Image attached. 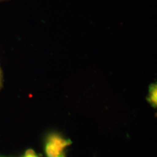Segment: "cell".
I'll use <instances>...</instances> for the list:
<instances>
[{
	"label": "cell",
	"instance_id": "6da1fadb",
	"mask_svg": "<svg viewBox=\"0 0 157 157\" xmlns=\"http://www.w3.org/2000/svg\"><path fill=\"white\" fill-rule=\"evenodd\" d=\"M72 143L58 134H51L47 139L45 153L48 157H66L64 148Z\"/></svg>",
	"mask_w": 157,
	"mask_h": 157
},
{
	"label": "cell",
	"instance_id": "7a4b0ae2",
	"mask_svg": "<svg viewBox=\"0 0 157 157\" xmlns=\"http://www.w3.org/2000/svg\"><path fill=\"white\" fill-rule=\"evenodd\" d=\"M148 101L153 107H156L157 104V89L156 84H152L149 87V95Z\"/></svg>",
	"mask_w": 157,
	"mask_h": 157
},
{
	"label": "cell",
	"instance_id": "3957f363",
	"mask_svg": "<svg viewBox=\"0 0 157 157\" xmlns=\"http://www.w3.org/2000/svg\"><path fill=\"white\" fill-rule=\"evenodd\" d=\"M23 157H38V156H36V154H35L34 151L29 149V150L26 151V152H25L24 156H23Z\"/></svg>",
	"mask_w": 157,
	"mask_h": 157
}]
</instances>
